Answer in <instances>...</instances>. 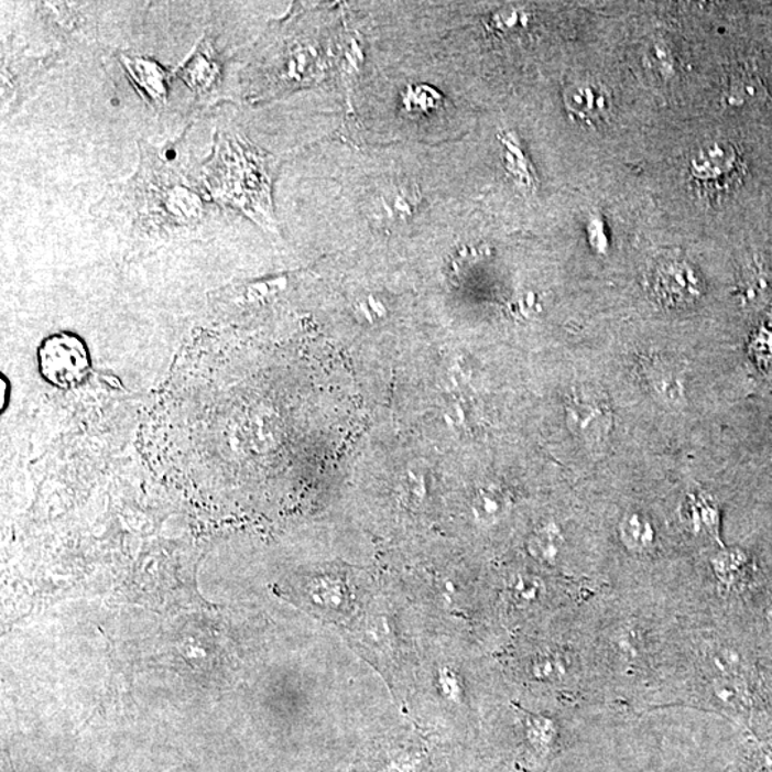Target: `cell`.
<instances>
[{
  "instance_id": "6da1fadb",
  "label": "cell",
  "mask_w": 772,
  "mask_h": 772,
  "mask_svg": "<svg viewBox=\"0 0 772 772\" xmlns=\"http://www.w3.org/2000/svg\"><path fill=\"white\" fill-rule=\"evenodd\" d=\"M135 174L110 185L96 205L100 219L137 237L171 239L213 224L215 206L203 186L155 146L142 142Z\"/></svg>"
},
{
  "instance_id": "7a4b0ae2",
  "label": "cell",
  "mask_w": 772,
  "mask_h": 772,
  "mask_svg": "<svg viewBox=\"0 0 772 772\" xmlns=\"http://www.w3.org/2000/svg\"><path fill=\"white\" fill-rule=\"evenodd\" d=\"M278 162L233 128L219 127L213 153L200 166V186L210 200L253 224L276 231L272 186Z\"/></svg>"
},
{
  "instance_id": "3957f363",
  "label": "cell",
  "mask_w": 772,
  "mask_h": 772,
  "mask_svg": "<svg viewBox=\"0 0 772 772\" xmlns=\"http://www.w3.org/2000/svg\"><path fill=\"white\" fill-rule=\"evenodd\" d=\"M742 167L744 163L736 145L717 139L693 153L688 165L689 184L702 198L718 199L740 181Z\"/></svg>"
},
{
  "instance_id": "277c9868",
  "label": "cell",
  "mask_w": 772,
  "mask_h": 772,
  "mask_svg": "<svg viewBox=\"0 0 772 772\" xmlns=\"http://www.w3.org/2000/svg\"><path fill=\"white\" fill-rule=\"evenodd\" d=\"M645 280L652 298L668 309L688 308L702 300L705 291L697 268L674 253L655 258L650 263Z\"/></svg>"
},
{
  "instance_id": "5b68a950",
  "label": "cell",
  "mask_w": 772,
  "mask_h": 772,
  "mask_svg": "<svg viewBox=\"0 0 772 772\" xmlns=\"http://www.w3.org/2000/svg\"><path fill=\"white\" fill-rule=\"evenodd\" d=\"M37 366L43 380L61 390H69L86 380L93 359L88 345L78 335L57 333L41 344Z\"/></svg>"
},
{
  "instance_id": "8992f818",
  "label": "cell",
  "mask_w": 772,
  "mask_h": 772,
  "mask_svg": "<svg viewBox=\"0 0 772 772\" xmlns=\"http://www.w3.org/2000/svg\"><path fill=\"white\" fill-rule=\"evenodd\" d=\"M570 433L588 447H604L613 431V412L606 393L596 387H579L567 402Z\"/></svg>"
},
{
  "instance_id": "52a82bcc",
  "label": "cell",
  "mask_w": 772,
  "mask_h": 772,
  "mask_svg": "<svg viewBox=\"0 0 772 772\" xmlns=\"http://www.w3.org/2000/svg\"><path fill=\"white\" fill-rule=\"evenodd\" d=\"M200 104L210 105L217 99L222 85L224 64L219 52L208 36H203L194 50L174 70Z\"/></svg>"
},
{
  "instance_id": "ba28073f",
  "label": "cell",
  "mask_w": 772,
  "mask_h": 772,
  "mask_svg": "<svg viewBox=\"0 0 772 772\" xmlns=\"http://www.w3.org/2000/svg\"><path fill=\"white\" fill-rule=\"evenodd\" d=\"M640 373L652 396L661 404L681 407L687 401V377L681 363L661 354H646L641 357Z\"/></svg>"
},
{
  "instance_id": "9c48e42d",
  "label": "cell",
  "mask_w": 772,
  "mask_h": 772,
  "mask_svg": "<svg viewBox=\"0 0 772 772\" xmlns=\"http://www.w3.org/2000/svg\"><path fill=\"white\" fill-rule=\"evenodd\" d=\"M121 62L124 74L142 98L157 110L165 109L170 100V81L174 78V72L142 56L122 55Z\"/></svg>"
},
{
  "instance_id": "30bf717a",
  "label": "cell",
  "mask_w": 772,
  "mask_h": 772,
  "mask_svg": "<svg viewBox=\"0 0 772 772\" xmlns=\"http://www.w3.org/2000/svg\"><path fill=\"white\" fill-rule=\"evenodd\" d=\"M564 104L574 121L591 127L604 122L611 109L607 89L591 80H579L568 85L564 90Z\"/></svg>"
},
{
  "instance_id": "8fae6325",
  "label": "cell",
  "mask_w": 772,
  "mask_h": 772,
  "mask_svg": "<svg viewBox=\"0 0 772 772\" xmlns=\"http://www.w3.org/2000/svg\"><path fill=\"white\" fill-rule=\"evenodd\" d=\"M738 295L742 304L752 309L765 308L772 301V273L759 259L741 271Z\"/></svg>"
},
{
  "instance_id": "7c38bea8",
  "label": "cell",
  "mask_w": 772,
  "mask_h": 772,
  "mask_svg": "<svg viewBox=\"0 0 772 772\" xmlns=\"http://www.w3.org/2000/svg\"><path fill=\"white\" fill-rule=\"evenodd\" d=\"M421 196L416 186L391 185L383 188L377 198L378 218L385 220H406L415 213Z\"/></svg>"
},
{
  "instance_id": "4fadbf2b",
  "label": "cell",
  "mask_w": 772,
  "mask_h": 772,
  "mask_svg": "<svg viewBox=\"0 0 772 772\" xmlns=\"http://www.w3.org/2000/svg\"><path fill=\"white\" fill-rule=\"evenodd\" d=\"M620 536L622 544L632 553H645L654 546V525L650 518L640 511L627 512L621 520Z\"/></svg>"
},
{
  "instance_id": "5bb4252c",
  "label": "cell",
  "mask_w": 772,
  "mask_h": 772,
  "mask_svg": "<svg viewBox=\"0 0 772 772\" xmlns=\"http://www.w3.org/2000/svg\"><path fill=\"white\" fill-rule=\"evenodd\" d=\"M508 511H510V500L500 488L483 487L475 493L472 512L475 520L481 524H497L508 514Z\"/></svg>"
},
{
  "instance_id": "9a60e30c",
  "label": "cell",
  "mask_w": 772,
  "mask_h": 772,
  "mask_svg": "<svg viewBox=\"0 0 772 772\" xmlns=\"http://www.w3.org/2000/svg\"><path fill=\"white\" fill-rule=\"evenodd\" d=\"M503 592H505L508 602L517 608L534 607L541 602L546 594L544 583L539 577L522 573L511 575L507 579Z\"/></svg>"
},
{
  "instance_id": "2e32d148",
  "label": "cell",
  "mask_w": 772,
  "mask_h": 772,
  "mask_svg": "<svg viewBox=\"0 0 772 772\" xmlns=\"http://www.w3.org/2000/svg\"><path fill=\"white\" fill-rule=\"evenodd\" d=\"M563 546V532L554 522L540 526L539 530L532 532L529 540V551L532 558L546 565H553L558 561Z\"/></svg>"
},
{
  "instance_id": "e0dca14e",
  "label": "cell",
  "mask_w": 772,
  "mask_h": 772,
  "mask_svg": "<svg viewBox=\"0 0 772 772\" xmlns=\"http://www.w3.org/2000/svg\"><path fill=\"white\" fill-rule=\"evenodd\" d=\"M766 98V90L762 81L754 75H736L728 85L727 99L731 107H746L757 105Z\"/></svg>"
},
{
  "instance_id": "ac0fdd59",
  "label": "cell",
  "mask_w": 772,
  "mask_h": 772,
  "mask_svg": "<svg viewBox=\"0 0 772 772\" xmlns=\"http://www.w3.org/2000/svg\"><path fill=\"white\" fill-rule=\"evenodd\" d=\"M567 660L555 651L540 652L531 661L530 673L532 678L541 683H553L563 679L567 675Z\"/></svg>"
},
{
  "instance_id": "d6986e66",
  "label": "cell",
  "mask_w": 772,
  "mask_h": 772,
  "mask_svg": "<svg viewBox=\"0 0 772 772\" xmlns=\"http://www.w3.org/2000/svg\"><path fill=\"white\" fill-rule=\"evenodd\" d=\"M688 518L695 531H707L718 539V511L703 497H693L689 501Z\"/></svg>"
},
{
  "instance_id": "ffe728a7",
  "label": "cell",
  "mask_w": 772,
  "mask_h": 772,
  "mask_svg": "<svg viewBox=\"0 0 772 772\" xmlns=\"http://www.w3.org/2000/svg\"><path fill=\"white\" fill-rule=\"evenodd\" d=\"M750 352L757 366L772 372V329L761 328L751 340Z\"/></svg>"
},
{
  "instance_id": "44dd1931",
  "label": "cell",
  "mask_w": 772,
  "mask_h": 772,
  "mask_svg": "<svg viewBox=\"0 0 772 772\" xmlns=\"http://www.w3.org/2000/svg\"><path fill=\"white\" fill-rule=\"evenodd\" d=\"M2 411H4V407H7V404L9 402V398H11V383H9L8 378H4L2 376Z\"/></svg>"
}]
</instances>
